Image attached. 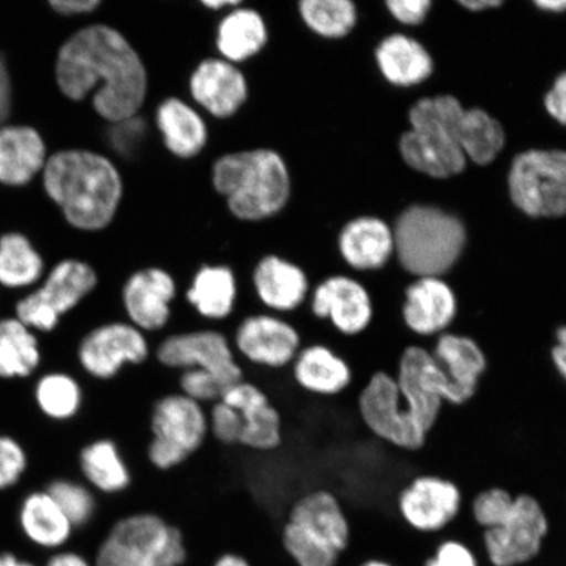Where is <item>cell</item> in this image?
Instances as JSON below:
<instances>
[{
    "label": "cell",
    "mask_w": 566,
    "mask_h": 566,
    "mask_svg": "<svg viewBox=\"0 0 566 566\" xmlns=\"http://www.w3.org/2000/svg\"><path fill=\"white\" fill-rule=\"evenodd\" d=\"M55 80L73 102L94 92L92 105L111 125L138 116L148 94L144 60L122 32L105 24L71 35L56 56Z\"/></svg>",
    "instance_id": "1"
},
{
    "label": "cell",
    "mask_w": 566,
    "mask_h": 566,
    "mask_svg": "<svg viewBox=\"0 0 566 566\" xmlns=\"http://www.w3.org/2000/svg\"><path fill=\"white\" fill-rule=\"evenodd\" d=\"M44 187L66 221L83 231L108 228L124 196L115 163L88 150H65L49 158Z\"/></svg>",
    "instance_id": "2"
},
{
    "label": "cell",
    "mask_w": 566,
    "mask_h": 566,
    "mask_svg": "<svg viewBox=\"0 0 566 566\" xmlns=\"http://www.w3.org/2000/svg\"><path fill=\"white\" fill-rule=\"evenodd\" d=\"M211 184L231 214L240 221L260 222L287 207L293 182L285 159L272 148H252L219 157Z\"/></svg>",
    "instance_id": "3"
},
{
    "label": "cell",
    "mask_w": 566,
    "mask_h": 566,
    "mask_svg": "<svg viewBox=\"0 0 566 566\" xmlns=\"http://www.w3.org/2000/svg\"><path fill=\"white\" fill-rule=\"evenodd\" d=\"M350 537L346 509L327 488L298 495L287 507L280 531L281 548L295 566H337Z\"/></svg>",
    "instance_id": "4"
},
{
    "label": "cell",
    "mask_w": 566,
    "mask_h": 566,
    "mask_svg": "<svg viewBox=\"0 0 566 566\" xmlns=\"http://www.w3.org/2000/svg\"><path fill=\"white\" fill-rule=\"evenodd\" d=\"M146 430L145 462L154 472H176L210 441L208 408L172 389L153 400Z\"/></svg>",
    "instance_id": "5"
},
{
    "label": "cell",
    "mask_w": 566,
    "mask_h": 566,
    "mask_svg": "<svg viewBox=\"0 0 566 566\" xmlns=\"http://www.w3.org/2000/svg\"><path fill=\"white\" fill-rule=\"evenodd\" d=\"M188 560L187 537L179 526L161 513L137 511L113 523L94 566H184Z\"/></svg>",
    "instance_id": "6"
},
{
    "label": "cell",
    "mask_w": 566,
    "mask_h": 566,
    "mask_svg": "<svg viewBox=\"0 0 566 566\" xmlns=\"http://www.w3.org/2000/svg\"><path fill=\"white\" fill-rule=\"evenodd\" d=\"M395 250L417 277H441L462 254L465 230L458 218L431 207L409 208L396 222Z\"/></svg>",
    "instance_id": "7"
},
{
    "label": "cell",
    "mask_w": 566,
    "mask_h": 566,
    "mask_svg": "<svg viewBox=\"0 0 566 566\" xmlns=\"http://www.w3.org/2000/svg\"><path fill=\"white\" fill-rule=\"evenodd\" d=\"M153 363L172 374L188 369L208 371L224 388L247 378L229 332L211 325L167 332L155 339Z\"/></svg>",
    "instance_id": "8"
},
{
    "label": "cell",
    "mask_w": 566,
    "mask_h": 566,
    "mask_svg": "<svg viewBox=\"0 0 566 566\" xmlns=\"http://www.w3.org/2000/svg\"><path fill=\"white\" fill-rule=\"evenodd\" d=\"M229 335L240 363L266 373L287 371L306 343L292 318L263 310L240 317Z\"/></svg>",
    "instance_id": "9"
},
{
    "label": "cell",
    "mask_w": 566,
    "mask_h": 566,
    "mask_svg": "<svg viewBox=\"0 0 566 566\" xmlns=\"http://www.w3.org/2000/svg\"><path fill=\"white\" fill-rule=\"evenodd\" d=\"M154 339L125 318L92 328L77 345V363L91 378L115 380L127 369L151 363Z\"/></svg>",
    "instance_id": "10"
},
{
    "label": "cell",
    "mask_w": 566,
    "mask_h": 566,
    "mask_svg": "<svg viewBox=\"0 0 566 566\" xmlns=\"http://www.w3.org/2000/svg\"><path fill=\"white\" fill-rule=\"evenodd\" d=\"M357 415L369 433L402 451H420L428 436L417 427L394 375L375 371L357 395Z\"/></svg>",
    "instance_id": "11"
},
{
    "label": "cell",
    "mask_w": 566,
    "mask_h": 566,
    "mask_svg": "<svg viewBox=\"0 0 566 566\" xmlns=\"http://www.w3.org/2000/svg\"><path fill=\"white\" fill-rule=\"evenodd\" d=\"M516 208L530 217L566 214V151L531 150L518 155L509 174Z\"/></svg>",
    "instance_id": "12"
},
{
    "label": "cell",
    "mask_w": 566,
    "mask_h": 566,
    "mask_svg": "<svg viewBox=\"0 0 566 566\" xmlns=\"http://www.w3.org/2000/svg\"><path fill=\"white\" fill-rule=\"evenodd\" d=\"M98 283L95 269L80 260L55 265L40 289L17 304V317L33 332L59 327L61 317L73 311L94 292Z\"/></svg>",
    "instance_id": "13"
},
{
    "label": "cell",
    "mask_w": 566,
    "mask_h": 566,
    "mask_svg": "<svg viewBox=\"0 0 566 566\" xmlns=\"http://www.w3.org/2000/svg\"><path fill=\"white\" fill-rule=\"evenodd\" d=\"M396 384L410 416L424 434L430 436L451 402V385L429 348L407 346L396 366Z\"/></svg>",
    "instance_id": "14"
},
{
    "label": "cell",
    "mask_w": 566,
    "mask_h": 566,
    "mask_svg": "<svg viewBox=\"0 0 566 566\" xmlns=\"http://www.w3.org/2000/svg\"><path fill=\"white\" fill-rule=\"evenodd\" d=\"M546 511L535 495H514L511 511L497 525L484 531L488 557L494 566H516L539 554L548 534Z\"/></svg>",
    "instance_id": "15"
},
{
    "label": "cell",
    "mask_w": 566,
    "mask_h": 566,
    "mask_svg": "<svg viewBox=\"0 0 566 566\" xmlns=\"http://www.w3.org/2000/svg\"><path fill=\"white\" fill-rule=\"evenodd\" d=\"M179 285L171 272L160 266L140 268L122 289L125 321L153 339L166 335L175 318Z\"/></svg>",
    "instance_id": "16"
},
{
    "label": "cell",
    "mask_w": 566,
    "mask_h": 566,
    "mask_svg": "<svg viewBox=\"0 0 566 566\" xmlns=\"http://www.w3.org/2000/svg\"><path fill=\"white\" fill-rule=\"evenodd\" d=\"M310 315L344 338H358L371 328L375 308L369 290L349 275L335 274L311 290Z\"/></svg>",
    "instance_id": "17"
},
{
    "label": "cell",
    "mask_w": 566,
    "mask_h": 566,
    "mask_svg": "<svg viewBox=\"0 0 566 566\" xmlns=\"http://www.w3.org/2000/svg\"><path fill=\"white\" fill-rule=\"evenodd\" d=\"M243 420L240 448L272 454L285 443V417L273 396L259 381L245 378L223 389L222 398Z\"/></svg>",
    "instance_id": "18"
},
{
    "label": "cell",
    "mask_w": 566,
    "mask_h": 566,
    "mask_svg": "<svg viewBox=\"0 0 566 566\" xmlns=\"http://www.w3.org/2000/svg\"><path fill=\"white\" fill-rule=\"evenodd\" d=\"M462 504L460 486L448 478L431 473L413 478L398 494L400 515L421 533H434L450 525Z\"/></svg>",
    "instance_id": "19"
},
{
    "label": "cell",
    "mask_w": 566,
    "mask_h": 566,
    "mask_svg": "<svg viewBox=\"0 0 566 566\" xmlns=\"http://www.w3.org/2000/svg\"><path fill=\"white\" fill-rule=\"evenodd\" d=\"M251 283L263 311L286 317L306 306L313 290L307 272L279 254H266L258 261Z\"/></svg>",
    "instance_id": "20"
},
{
    "label": "cell",
    "mask_w": 566,
    "mask_h": 566,
    "mask_svg": "<svg viewBox=\"0 0 566 566\" xmlns=\"http://www.w3.org/2000/svg\"><path fill=\"white\" fill-rule=\"evenodd\" d=\"M287 373L296 388L321 399H336L356 381L349 359L318 339L304 343Z\"/></svg>",
    "instance_id": "21"
},
{
    "label": "cell",
    "mask_w": 566,
    "mask_h": 566,
    "mask_svg": "<svg viewBox=\"0 0 566 566\" xmlns=\"http://www.w3.org/2000/svg\"><path fill=\"white\" fill-rule=\"evenodd\" d=\"M451 385L452 407H463L475 398L488 370V357L475 337L444 332L429 349Z\"/></svg>",
    "instance_id": "22"
},
{
    "label": "cell",
    "mask_w": 566,
    "mask_h": 566,
    "mask_svg": "<svg viewBox=\"0 0 566 566\" xmlns=\"http://www.w3.org/2000/svg\"><path fill=\"white\" fill-rule=\"evenodd\" d=\"M454 290L441 277H417L407 287L401 318L410 335L436 338L449 332L458 316Z\"/></svg>",
    "instance_id": "23"
},
{
    "label": "cell",
    "mask_w": 566,
    "mask_h": 566,
    "mask_svg": "<svg viewBox=\"0 0 566 566\" xmlns=\"http://www.w3.org/2000/svg\"><path fill=\"white\" fill-rule=\"evenodd\" d=\"M189 92L197 105L219 119L235 116L250 96L243 71L222 59L198 63L190 75Z\"/></svg>",
    "instance_id": "24"
},
{
    "label": "cell",
    "mask_w": 566,
    "mask_h": 566,
    "mask_svg": "<svg viewBox=\"0 0 566 566\" xmlns=\"http://www.w3.org/2000/svg\"><path fill=\"white\" fill-rule=\"evenodd\" d=\"M239 294V281L231 266L205 264L190 280L184 301L200 321L221 327L235 316Z\"/></svg>",
    "instance_id": "25"
},
{
    "label": "cell",
    "mask_w": 566,
    "mask_h": 566,
    "mask_svg": "<svg viewBox=\"0 0 566 566\" xmlns=\"http://www.w3.org/2000/svg\"><path fill=\"white\" fill-rule=\"evenodd\" d=\"M400 153L408 166L436 179L463 172L467 165L455 138L442 130L412 129L402 134Z\"/></svg>",
    "instance_id": "26"
},
{
    "label": "cell",
    "mask_w": 566,
    "mask_h": 566,
    "mask_svg": "<svg viewBox=\"0 0 566 566\" xmlns=\"http://www.w3.org/2000/svg\"><path fill=\"white\" fill-rule=\"evenodd\" d=\"M338 251L354 271H378L395 251L394 232L378 218L353 219L339 233Z\"/></svg>",
    "instance_id": "27"
},
{
    "label": "cell",
    "mask_w": 566,
    "mask_h": 566,
    "mask_svg": "<svg viewBox=\"0 0 566 566\" xmlns=\"http://www.w3.org/2000/svg\"><path fill=\"white\" fill-rule=\"evenodd\" d=\"M163 144L176 158L193 159L208 145L209 130L203 117L179 97H167L155 113Z\"/></svg>",
    "instance_id": "28"
},
{
    "label": "cell",
    "mask_w": 566,
    "mask_h": 566,
    "mask_svg": "<svg viewBox=\"0 0 566 566\" xmlns=\"http://www.w3.org/2000/svg\"><path fill=\"white\" fill-rule=\"evenodd\" d=\"M46 165V147L30 126L0 127V182L21 187Z\"/></svg>",
    "instance_id": "29"
},
{
    "label": "cell",
    "mask_w": 566,
    "mask_h": 566,
    "mask_svg": "<svg viewBox=\"0 0 566 566\" xmlns=\"http://www.w3.org/2000/svg\"><path fill=\"white\" fill-rule=\"evenodd\" d=\"M82 476L92 491L123 494L134 484L133 470L117 441L98 438L84 446L80 454Z\"/></svg>",
    "instance_id": "30"
},
{
    "label": "cell",
    "mask_w": 566,
    "mask_h": 566,
    "mask_svg": "<svg viewBox=\"0 0 566 566\" xmlns=\"http://www.w3.org/2000/svg\"><path fill=\"white\" fill-rule=\"evenodd\" d=\"M268 40L263 15L242 4L226 13L219 23L216 46L222 60L239 65L263 51Z\"/></svg>",
    "instance_id": "31"
},
{
    "label": "cell",
    "mask_w": 566,
    "mask_h": 566,
    "mask_svg": "<svg viewBox=\"0 0 566 566\" xmlns=\"http://www.w3.org/2000/svg\"><path fill=\"white\" fill-rule=\"evenodd\" d=\"M381 74L396 86L409 87L431 75L433 61L420 42L407 35H389L377 49Z\"/></svg>",
    "instance_id": "32"
},
{
    "label": "cell",
    "mask_w": 566,
    "mask_h": 566,
    "mask_svg": "<svg viewBox=\"0 0 566 566\" xmlns=\"http://www.w3.org/2000/svg\"><path fill=\"white\" fill-rule=\"evenodd\" d=\"M19 518L28 539L40 547H62L73 535V525L48 492L27 495Z\"/></svg>",
    "instance_id": "33"
},
{
    "label": "cell",
    "mask_w": 566,
    "mask_h": 566,
    "mask_svg": "<svg viewBox=\"0 0 566 566\" xmlns=\"http://www.w3.org/2000/svg\"><path fill=\"white\" fill-rule=\"evenodd\" d=\"M39 338L18 317L0 321V378H28L39 369Z\"/></svg>",
    "instance_id": "34"
},
{
    "label": "cell",
    "mask_w": 566,
    "mask_h": 566,
    "mask_svg": "<svg viewBox=\"0 0 566 566\" xmlns=\"http://www.w3.org/2000/svg\"><path fill=\"white\" fill-rule=\"evenodd\" d=\"M458 144L479 166L490 165L505 145L504 127L483 109L464 111L458 127Z\"/></svg>",
    "instance_id": "35"
},
{
    "label": "cell",
    "mask_w": 566,
    "mask_h": 566,
    "mask_svg": "<svg viewBox=\"0 0 566 566\" xmlns=\"http://www.w3.org/2000/svg\"><path fill=\"white\" fill-rule=\"evenodd\" d=\"M44 273V261L30 240L20 233L0 238V285L21 289L33 285Z\"/></svg>",
    "instance_id": "36"
},
{
    "label": "cell",
    "mask_w": 566,
    "mask_h": 566,
    "mask_svg": "<svg viewBox=\"0 0 566 566\" xmlns=\"http://www.w3.org/2000/svg\"><path fill=\"white\" fill-rule=\"evenodd\" d=\"M41 412L56 421L74 419L84 402L83 388L73 375L49 373L41 377L34 389Z\"/></svg>",
    "instance_id": "37"
},
{
    "label": "cell",
    "mask_w": 566,
    "mask_h": 566,
    "mask_svg": "<svg viewBox=\"0 0 566 566\" xmlns=\"http://www.w3.org/2000/svg\"><path fill=\"white\" fill-rule=\"evenodd\" d=\"M300 17L311 32L323 39H343L357 24V7L350 0H302Z\"/></svg>",
    "instance_id": "38"
},
{
    "label": "cell",
    "mask_w": 566,
    "mask_h": 566,
    "mask_svg": "<svg viewBox=\"0 0 566 566\" xmlns=\"http://www.w3.org/2000/svg\"><path fill=\"white\" fill-rule=\"evenodd\" d=\"M73 527H84L95 518L97 502L95 492L86 484L69 479L53 481L48 491Z\"/></svg>",
    "instance_id": "39"
},
{
    "label": "cell",
    "mask_w": 566,
    "mask_h": 566,
    "mask_svg": "<svg viewBox=\"0 0 566 566\" xmlns=\"http://www.w3.org/2000/svg\"><path fill=\"white\" fill-rule=\"evenodd\" d=\"M210 441L224 449L238 448L243 433L242 416L223 400L208 407Z\"/></svg>",
    "instance_id": "40"
},
{
    "label": "cell",
    "mask_w": 566,
    "mask_h": 566,
    "mask_svg": "<svg viewBox=\"0 0 566 566\" xmlns=\"http://www.w3.org/2000/svg\"><path fill=\"white\" fill-rule=\"evenodd\" d=\"M177 392L203 407H210L221 400L224 387L208 371L188 369L175 374Z\"/></svg>",
    "instance_id": "41"
},
{
    "label": "cell",
    "mask_w": 566,
    "mask_h": 566,
    "mask_svg": "<svg viewBox=\"0 0 566 566\" xmlns=\"http://www.w3.org/2000/svg\"><path fill=\"white\" fill-rule=\"evenodd\" d=\"M513 501L514 494L505 488H488L473 497V520L484 530L492 528L511 511Z\"/></svg>",
    "instance_id": "42"
},
{
    "label": "cell",
    "mask_w": 566,
    "mask_h": 566,
    "mask_svg": "<svg viewBox=\"0 0 566 566\" xmlns=\"http://www.w3.org/2000/svg\"><path fill=\"white\" fill-rule=\"evenodd\" d=\"M28 458L23 446L9 436L0 434V491L17 485L24 475Z\"/></svg>",
    "instance_id": "43"
},
{
    "label": "cell",
    "mask_w": 566,
    "mask_h": 566,
    "mask_svg": "<svg viewBox=\"0 0 566 566\" xmlns=\"http://www.w3.org/2000/svg\"><path fill=\"white\" fill-rule=\"evenodd\" d=\"M145 126L138 116L125 119V122L112 124L109 140L115 150L123 155H130L137 150Z\"/></svg>",
    "instance_id": "44"
},
{
    "label": "cell",
    "mask_w": 566,
    "mask_h": 566,
    "mask_svg": "<svg viewBox=\"0 0 566 566\" xmlns=\"http://www.w3.org/2000/svg\"><path fill=\"white\" fill-rule=\"evenodd\" d=\"M424 566H478L475 555L463 543L448 541L437 548Z\"/></svg>",
    "instance_id": "45"
},
{
    "label": "cell",
    "mask_w": 566,
    "mask_h": 566,
    "mask_svg": "<svg viewBox=\"0 0 566 566\" xmlns=\"http://www.w3.org/2000/svg\"><path fill=\"white\" fill-rule=\"evenodd\" d=\"M386 4L389 12L407 25L422 23L431 7L429 0H389Z\"/></svg>",
    "instance_id": "46"
},
{
    "label": "cell",
    "mask_w": 566,
    "mask_h": 566,
    "mask_svg": "<svg viewBox=\"0 0 566 566\" xmlns=\"http://www.w3.org/2000/svg\"><path fill=\"white\" fill-rule=\"evenodd\" d=\"M546 108L556 122L566 126V73L557 77L546 96Z\"/></svg>",
    "instance_id": "47"
},
{
    "label": "cell",
    "mask_w": 566,
    "mask_h": 566,
    "mask_svg": "<svg viewBox=\"0 0 566 566\" xmlns=\"http://www.w3.org/2000/svg\"><path fill=\"white\" fill-rule=\"evenodd\" d=\"M549 359L556 374L566 385V324L557 325L554 334V344L549 349Z\"/></svg>",
    "instance_id": "48"
},
{
    "label": "cell",
    "mask_w": 566,
    "mask_h": 566,
    "mask_svg": "<svg viewBox=\"0 0 566 566\" xmlns=\"http://www.w3.org/2000/svg\"><path fill=\"white\" fill-rule=\"evenodd\" d=\"M52 9L65 17L87 15L102 6L101 0H54Z\"/></svg>",
    "instance_id": "49"
},
{
    "label": "cell",
    "mask_w": 566,
    "mask_h": 566,
    "mask_svg": "<svg viewBox=\"0 0 566 566\" xmlns=\"http://www.w3.org/2000/svg\"><path fill=\"white\" fill-rule=\"evenodd\" d=\"M11 111V80L3 56L0 55V125L9 118Z\"/></svg>",
    "instance_id": "50"
},
{
    "label": "cell",
    "mask_w": 566,
    "mask_h": 566,
    "mask_svg": "<svg viewBox=\"0 0 566 566\" xmlns=\"http://www.w3.org/2000/svg\"><path fill=\"white\" fill-rule=\"evenodd\" d=\"M46 566H92L86 557L76 552H61L49 560Z\"/></svg>",
    "instance_id": "51"
},
{
    "label": "cell",
    "mask_w": 566,
    "mask_h": 566,
    "mask_svg": "<svg viewBox=\"0 0 566 566\" xmlns=\"http://www.w3.org/2000/svg\"><path fill=\"white\" fill-rule=\"evenodd\" d=\"M211 566H253L250 560L237 552L224 551L223 554L218 555Z\"/></svg>",
    "instance_id": "52"
},
{
    "label": "cell",
    "mask_w": 566,
    "mask_h": 566,
    "mask_svg": "<svg viewBox=\"0 0 566 566\" xmlns=\"http://www.w3.org/2000/svg\"><path fill=\"white\" fill-rule=\"evenodd\" d=\"M242 4L239 0H205L202 2V6L211 11H224L226 9L230 11Z\"/></svg>",
    "instance_id": "53"
},
{
    "label": "cell",
    "mask_w": 566,
    "mask_h": 566,
    "mask_svg": "<svg viewBox=\"0 0 566 566\" xmlns=\"http://www.w3.org/2000/svg\"><path fill=\"white\" fill-rule=\"evenodd\" d=\"M460 4L464 6L470 11H483L486 9H493L502 4L500 0H463Z\"/></svg>",
    "instance_id": "54"
},
{
    "label": "cell",
    "mask_w": 566,
    "mask_h": 566,
    "mask_svg": "<svg viewBox=\"0 0 566 566\" xmlns=\"http://www.w3.org/2000/svg\"><path fill=\"white\" fill-rule=\"evenodd\" d=\"M536 6L551 12L566 11V0H537Z\"/></svg>",
    "instance_id": "55"
},
{
    "label": "cell",
    "mask_w": 566,
    "mask_h": 566,
    "mask_svg": "<svg viewBox=\"0 0 566 566\" xmlns=\"http://www.w3.org/2000/svg\"><path fill=\"white\" fill-rule=\"evenodd\" d=\"M0 566H34L31 563L19 560L15 555L3 554L0 555Z\"/></svg>",
    "instance_id": "56"
},
{
    "label": "cell",
    "mask_w": 566,
    "mask_h": 566,
    "mask_svg": "<svg viewBox=\"0 0 566 566\" xmlns=\"http://www.w3.org/2000/svg\"><path fill=\"white\" fill-rule=\"evenodd\" d=\"M360 566H391L387 563H384V562H378V560H370V562H367Z\"/></svg>",
    "instance_id": "57"
}]
</instances>
